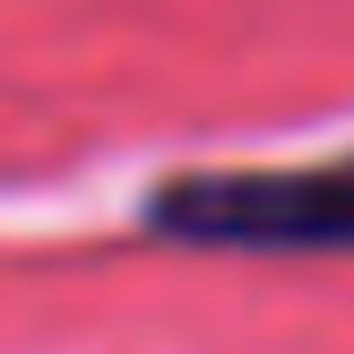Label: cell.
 Listing matches in <instances>:
<instances>
[{"mask_svg":"<svg viewBox=\"0 0 354 354\" xmlns=\"http://www.w3.org/2000/svg\"><path fill=\"white\" fill-rule=\"evenodd\" d=\"M156 242L242 259H354V156L320 165H207L173 173L138 207Z\"/></svg>","mask_w":354,"mask_h":354,"instance_id":"6da1fadb","label":"cell"}]
</instances>
